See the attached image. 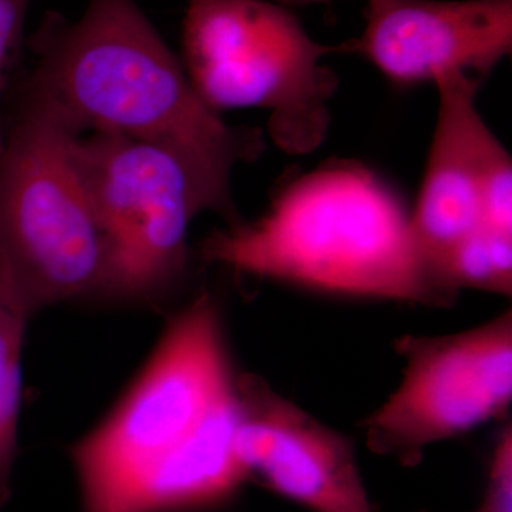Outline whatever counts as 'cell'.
<instances>
[{
  "label": "cell",
  "instance_id": "cell-7",
  "mask_svg": "<svg viewBox=\"0 0 512 512\" xmlns=\"http://www.w3.org/2000/svg\"><path fill=\"white\" fill-rule=\"evenodd\" d=\"M402 383L365 421L366 444L402 466L427 447L490 420L504 419L512 399V312L456 335L403 336Z\"/></svg>",
  "mask_w": 512,
  "mask_h": 512
},
{
  "label": "cell",
  "instance_id": "cell-3",
  "mask_svg": "<svg viewBox=\"0 0 512 512\" xmlns=\"http://www.w3.org/2000/svg\"><path fill=\"white\" fill-rule=\"evenodd\" d=\"M201 258L241 274L345 298L448 308L402 198L356 161H329L279 192L254 222L217 229Z\"/></svg>",
  "mask_w": 512,
  "mask_h": 512
},
{
  "label": "cell",
  "instance_id": "cell-12",
  "mask_svg": "<svg viewBox=\"0 0 512 512\" xmlns=\"http://www.w3.org/2000/svg\"><path fill=\"white\" fill-rule=\"evenodd\" d=\"M440 276L456 293L460 288H473L511 296L512 232L480 225L447 252Z\"/></svg>",
  "mask_w": 512,
  "mask_h": 512
},
{
  "label": "cell",
  "instance_id": "cell-2",
  "mask_svg": "<svg viewBox=\"0 0 512 512\" xmlns=\"http://www.w3.org/2000/svg\"><path fill=\"white\" fill-rule=\"evenodd\" d=\"M32 70L15 83L76 136L110 131L177 158L205 210L242 221L235 165L265 150L256 128L229 127L202 103L183 64L134 0H90L82 18L47 12L29 37Z\"/></svg>",
  "mask_w": 512,
  "mask_h": 512
},
{
  "label": "cell",
  "instance_id": "cell-9",
  "mask_svg": "<svg viewBox=\"0 0 512 512\" xmlns=\"http://www.w3.org/2000/svg\"><path fill=\"white\" fill-rule=\"evenodd\" d=\"M366 25L340 53L400 86L463 72L483 80L512 49V0H366Z\"/></svg>",
  "mask_w": 512,
  "mask_h": 512
},
{
  "label": "cell",
  "instance_id": "cell-4",
  "mask_svg": "<svg viewBox=\"0 0 512 512\" xmlns=\"http://www.w3.org/2000/svg\"><path fill=\"white\" fill-rule=\"evenodd\" d=\"M0 256L26 308L103 295L106 244L76 163L79 137L18 84L5 106Z\"/></svg>",
  "mask_w": 512,
  "mask_h": 512
},
{
  "label": "cell",
  "instance_id": "cell-5",
  "mask_svg": "<svg viewBox=\"0 0 512 512\" xmlns=\"http://www.w3.org/2000/svg\"><path fill=\"white\" fill-rule=\"evenodd\" d=\"M340 53L308 35L285 6L264 0H190L183 67L205 106L271 113L269 137L289 154L325 141L338 77L322 59Z\"/></svg>",
  "mask_w": 512,
  "mask_h": 512
},
{
  "label": "cell",
  "instance_id": "cell-16",
  "mask_svg": "<svg viewBox=\"0 0 512 512\" xmlns=\"http://www.w3.org/2000/svg\"><path fill=\"white\" fill-rule=\"evenodd\" d=\"M284 6H308V5H325V3L333 2V0H275Z\"/></svg>",
  "mask_w": 512,
  "mask_h": 512
},
{
  "label": "cell",
  "instance_id": "cell-14",
  "mask_svg": "<svg viewBox=\"0 0 512 512\" xmlns=\"http://www.w3.org/2000/svg\"><path fill=\"white\" fill-rule=\"evenodd\" d=\"M32 0H0V154L5 144L6 99L18 70Z\"/></svg>",
  "mask_w": 512,
  "mask_h": 512
},
{
  "label": "cell",
  "instance_id": "cell-13",
  "mask_svg": "<svg viewBox=\"0 0 512 512\" xmlns=\"http://www.w3.org/2000/svg\"><path fill=\"white\" fill-rule=\"evenodd\" d=\"M478 202L481 225L512 232V161L501 144L485 164Z\"/></svg>",
  "mask_w": 512,
  "mask_h": 512
},
{
  "label": "cell",
  "instance_id": "cell-6",
  "mask_svg": "<svg viewBox=\"0 0 512 512\" xmlns=\"http://www.w3.org/2000/svg\"><path fill=\"white\" fill-rule=\"evenodd\" d=\"M72 151L106 244L103 295L161 298L183 279L190 222L207 211L187 171L167 151L110 131L74 138Z\"/></svg>",
  "mask_w": 512,
  "mask_h": 512
},
{
  "label": "cell",
  "instance_id": "cell-8",
  "mask_svg": "<svg viewBox=\"0 0 512 512\" xmlns=\"http://www.w3.org/2000/svg\"><path fill=\"white\" fill-rule=\"evenodd\" d=\"M235 448L248 478L312 512H372L352 441L256 375L237 379Z\"/></svg>",
  "mask_w": 512,
  "mask_h": 512
},
{
  "label": "cell",
  "instance_id": "cell-10",
  "mask_svg": "<svg viewBox=\"0 0 512 512\" xmlns=\"http://www.w3.org/2000/svg\"><path fill=\"white\" fill-rule=\"evenodd\" d=\"M481 82L463 72L440 74L434 80L439 90L436 130L410 221L424 258L443 285L444 256L481 225V177L501 144L477 110Z\"/></svg>",
  "mask_w": 512,
  "mask_h": 512
},
{
  "label": "cell",
  "instance_id": "cell-15",
  "mask_svg": "<svg viewBox=\"0 0 512 512\" xmlns=\"http://www.w3.org/2000/svg\"><path fill=\"white\" fill-rule=\"evenodd\" d=\"M474 512H512L511 424L495 444L484 497Z\"/></svg>",
  "mask_w": 512,
  "mask_h": 512
},
{
  "label": "cell",
  "instance_id": "cell-1",
  "mask_svg": "<svg viewBox=\"0 0 512 512\" xmlns=\"http://www.w3.org/2000/svg\"><path fill=\"white\" fill-rule=\"evenodd\" d=\"M238 376L220 306L202 292L175 316L137 382L72 450L83 512H198L248 480Z\"/></svg>",
  "mask_w": 512,
  "mask_h": 512
},
{
  "label": "cell",
  "instance_id": "cell-11",
  "mask_svg": "<svg viewBox=\"0 0 512 512\" xmlns=\"http://www.w3.org/2000/svg\"><path fill=\"white\" fill-rule=\"evenodd\" d=\"M32 313L20 298L0 256V511L12 494L18 447L22 349Z\"/></svg>",
  "mask_w": 512,
  "mask_h": 512
}]
</instances>
